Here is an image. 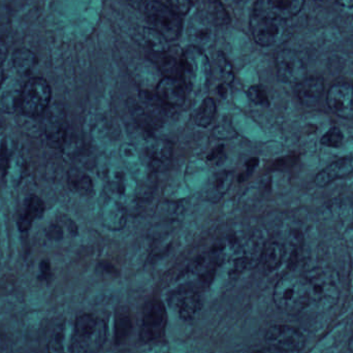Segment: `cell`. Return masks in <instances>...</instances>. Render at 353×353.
Returning a JSON list of instances; mask_svg holds the SVG:
<instances>
[{
	"label": "cell",
	"instance_id": "6da1fadb",
	"mask_svg": "<svg viewBox=\"0 0 353 353\" xmlns=\"http://www.w3.org/2000/svg\"><path fill=\"white\" fill-rule=\"evenodd\" d=\"M276 306L290 315L299 314L310 306V290L305 276L288 275L276 284L274 290Z\"/></svg>",
	"mask_w": 353,
	"mask_h": 353
},
{
	"label": "cell",
	"instance_id": "7a4b0ae2",
	"mask_svg": "<svg viewBox=\"0 0 353 353\" xmlns=\"http://www.w3.org/2000/svg\"><path fill=\"white\" fill-rule=\"evenodd\" d=\"M310 290V306L319 310H327L339 299V285L337 275L331 270L317 269L309 272L306 276Z\"/></svg>",
	"mask_w": 353,
	"mask_h": 353
},
{
	"label": "cell",
	"instance_id": "3957f363",
	"mask_svg": "<svg viewBox=\"0 0 353 353\" xmlns=\"http://www.w3.org/2000/svg\"><path fill=\"white\" fill-rule=\"evenodd\" d=\"M74 345L80 352L97 353L107 339L105 321L93 314H83L74 325Z\"/></svg>",
	"mask_w": 353,
	"mask_h": 353
},
{
	"label": "cell",
	"instance_id": "277c9868",
	"mask_svg": "<svg viewBox=\"0 0 353 353\" xmlns=\"http://www.w3.org/2000/svg\"><path fill=\"white\" fill-rule=\"evenodd\" d=\"M182 78L181 80L191 89L203 88L211 76V66L207 55L201 48L191 46L183 54L181 59Z\"/></svg>",
	"mask_w": 353,
	"mask_h": 353
},
{
	"label": "cell",
	"instance_id": "5b68a950",
	"mask_svg": "<svg viewBox=\"0 0 353 353\" xmlns=\"http://www.w3.org/2000/svg\"><path fill=\"white\" fill-rule=\"evenodd\" d=\"M51 95V87L45 79H30L21 91L19 108L29 117L43 115L49 108Z\"/></svg>",
	"mask_w": 353,
	"mask_h": 353
},
{
	"label": "cell",
	"instance_id": "8992f818",
	"mask_svg": "<svg viewBox=\"0 0 353 353\" xmlns=\"http://www.w3.org/2000/svg\"><path fill=\"white\" fill-rule=\"evenodd\" d=\"M152 28L159 31L168 41H175L182 31V18L175 10L163 2L151 0L144 10Z\"/></svg>",
	"mask_w": 353,
	"mask_h": 353
},
{
	"label": "cell",
	"instance_id": "52a82bcc",
	"mask_svg": "<svg viewBox=\"0 0 353 353\" xmlns=\"http://www.w3.org/2000/svg\"><path fill=\"white\" fill-rule=\"evenodd\" d=\"M250 30L254 41L263 47L279 45L290 34L286 21L254 14L250 18Z\"/></svg>",
	"mask_w": 353,
	"mask_h": 353
},
{
	"label": "cell",
	"instance_id": "ba28073f",
	"mask_svg": "<svg viewBox=\"0 0 353 353\" xmlns=\"http://www.w3.org/2000/svg\"><path fill=\"white\" fill-rule=\"evenodd\" d=\"M167 325V310L163 303L151 301L147 303L143 312L141 325V339L144 342H152L159 339L165 333Z\"/></svg>",
	"mask_w": 353,
	"mask_h": 353
},
{
	"label": "cell",
	"instance_id": "9c48e42d",
	"mask_svg": "<svg viewBox=\"0 0 353 353\" xmlns=\"http://www.w3.org/2000/svg\"><path fill=\"white\" fill-rule=\"evenodd\" d=\"M45 134L48 144L54 149H60L68 138V121L63 105L60 103L48 108L45 112Z\"/></svg>",
	"mask_w": 353,
	"mask_h": 353
},
{
	"label": "cell",
	"instance_id": "30bf717a",
	"mask_svg": "<svg viewBox=\"0 0 353 353\" xmlns=\"http://www.w3.org/2000/svg\"><path fill=\"white\" fill-rule=\"evenodd\" d=\"M278 78L288 84H299L307 78V68L302 58L292 50H282L275 58Z\"/></svg>",
	"mask_w": 353,
	"mask_h": 353
},
{
	"label": "cell",
	"instance_id": "8fae6325",
	"mask_svg": "<svg viewBox=\"0 0 353 353\" xmlns=\"http://www.w3.org/2000/svg\"><path fill=\"white\" fill-rule=\"evenodd\" d=\"M265 341L270 346L292 353L300 352L304 347V335L296 327L290 325H273L265 334Z\"/></svg>",
	"mask_w": 353,
	"mask_h": 353
},
{
	"label": "cell",
	"instance_id": "7c38bea8",
	"mask_svg": "<svg viewBox=\"0 0 353 353\" xmlns=\"http://www.w3.org/2000/svg\"><path fill=\"white\" fill-rule=\"evenodd\" d=\"M173 154V144L170 141L159 139L147 141L143 149V159L152 172H163L169 169Z\"/></svg>",
	"mask_w": 353,
	"mask_h": 353
},
{
	"label": "cell",
	"instance_id": "4fadbf2b",
	"mask_svg": "<svg viewBox=\"0 0 353 353\" xmlns=\"http://www.w3.org/2000/svg\"><path fill=\"white\" fill-rule=\"evenodd\" d=\"M305 0H257L253 14L288 21L304 8Z\"/></svg>",
	"mask_w": 353,
	"mask_h": 353
},
{
	"label": "cell",
	"instance_id": "5bb4252c",
	"mask_svg": "<svg viewBox=\"0 0 353 353\" xmlns=\"http://www.w3.org/2000/svg\"><path fill=\"white\" fill-rule=\"evenodd\" d=\"M327 105L333 113L344 119L353 118V87L348 83H338L327 93Z\"/></svg>",
	"mask_w": 353,
	"mask_h": 353
},
{
	"label": "cell",
	"instance_id": "9a60e30c",
	"mask_svg": "<svg viewBox=\"0 0 353 353\" xmlns=\"http://www.w3.org/2000/svg\"><path fill=\"white\" fill-rule=\"evenodd\" d=\"M170 305L181 319L191 321L201 309V299L194 290H176L170 296Z\"/></svg>",
	"mask_w": 353,
	"mask_h": 353
},
{
	"label": "cell",
	"instance_id": "2e32d148",
	"mask_svg": "<svg viewBox=\"0 0 353 353\" xmlns=\"http://www.w3.org/2000/svg\"><path fill=\"white\" fill-rule=\"evenodd\" d=\"M213 25L207 14H195L189 21L187 29L189 41L192 43V46L203 49L212 45L215 37Z\"/></svg>",
	"mask_w": 353,
	"mask_h": 353
},
{
	"label": "cell",
	"instance_id": "e0dca14e",
	"mask_svg": "<svg viewBox=\"0 0 353 353\" xmlns=\"http://www.w3.org/2000/svg\"><path fill=\"white\" fill-rule=\"evenodd\" d=\"M157 94L170 107L182 105L186 99L184 82L181 79L165 77L157 85Z\"/></svg>",
	"mask_w": 353,
	"mask_h": 353
},
{
	"label": "cell",
	"instance_id": "ac0fdd59",
	"mask_svg": "<svg viewBox=\"0 0 353 353\" xmlns=\"http://www.w3.org/2000/svg\"><path fill=\"white\" fill-rule=\"evenodd\" d=\"M74 347V325L68 323L58 325L48 342V353H72Z\"/></svg>",
	"mask_w": 353,
	"mask_h": 353
},
{
	"label": "cell",
	"instance_id": "d6986e66",
	"mask_svg": "<svg viewBox=\"0 0 353 353\" xmlns=\"http://www.w3.org/2000/svg\"><path fill=\"white\" fill-rule=\"evenodd\" d=\"M325 90V82L321 78H306L296 84V92L299 101L306 105H316Z\"/></svg>",
	"mask_w": 353,
	"mask_h": 353
},
{
	"label": "cell",
	"instance_id": "ffe728a7",
	"mask_svg": "<svg viewBox=\"0 0 353 353\" xmlns=\"http://www.w3.org/2000/svg\"><path fill=\"white\" fill-rule=\"evenodd\" d=\"M234 181L232 171H221L214 174L203 190L205 199L212 203H217L230 190Z\"/></svg>",
	"mask_w": 353,
	"mask_h": 353
},
{
	"label": "cell",
	"instance_id": "44dd1931",
	"mask_svg": "<svg viewBox=\"0 0 353 353\" xmlns=\"http://www.w3.org/2000/svg\"><path fill=\"white\" fill-rule=\"evenodd\" d=\"M352 173H353V159L347 157V159H339L327 165L316 176L315 184L319 187H325L337 179L344 178Z\"/></svg>",
	"mask_w": 353,
	"mask_h": 353
},
{
	"label": "cell",
	"instance_id": "7402d4cb",
	"mask_svg": "<svg viewBox=\"0 0 353 353\" xmlns=\"http://www.w3.org/2000/svg\"><path fill=\"white\" fill-rule=\"evenodd\" d=\"M128 213L120 201L109 199L103 209V221L108 228L119 230L125 225Z\"/></svg>",
	"mask_w": 353,
	"mask_h": 353
},
{
	"label": "cell",
	"instance_id": "603a6c76",
	"mask_svg": "<svg viewBox=\"0 0 353 353\" xmlns=\"http://www.w3.org/2000/svg\"><path fill=\"white\" fill-rule=\"evenodd\" d=\"M120 154H121L126 168L132 174V176L139 179H143L146 176V169H148V167L145 163L144 159L139 154L138 151L132 145H122L120 148Z\"/></svg>",
	"mask_w": 353,
	"mask_h": 353
},
{
	"label": "cell",
	"instance_id": "cb8c5ba5",
	"mask_svg": "<svg viewBox=\"0 0 353 353\" xmlns=\"http://www.w3.org/2000/svg\"><path fill=\"white\" fill-rule=\"evenodd\" d=\"M43 212H45L43 201L39 197L31 195L25 201V212L19 219V228L22 232H26L35 220L43 215Z\"/></svg>",
	"mask_w": 353,
	"mask_h": 353
},
{
	"label": "cell",
	"instance_id": "d4e9b609",
	"mask_svg": "<svg viewBox=\"0 0 353 353\" xmlns=\"http://www.w3.org/2000/svg\"><path fill=\"white\" fill-rule=\"evenodd\" d=\"M285 253V247L281 243L273 241V242H270L265 245L261 259L265 269L269 272L277 270L283 263Z\"/></svg>",
	"mask_w": 353,
	"mask_h": 353
},
{
	"label": "cell",
	"instance_id": "484cf974",
	"mask_svg": "<svg viewBox=\"0 0 353 353\" xmlns=\"http://www.w3.org/2000/svg\"><path fill=\"white\" fill-rule=\"evenodd\" d=\"M138 39L144 47L150 49L153 53H167L169 50V41L155 29L144 27L139 33Z\"/></svg>",
	"mask_w": 353,
	"mask_h": 353
},
{
	"label": "cell",
	"instance_id": "4316f807",
	"mask_svg": "<svg viewBox=\"0 0 353 353\" xmlns=\"http://www.w3.org/2000/svg\"><path fill=\"white\" fill-rule=\"evenodd\" d=\"M128 108H130V114L137 124L147 132H154L155 130L163 125V122L153 117L138 101H128Z\"/></svg>",
	"mask_w": 353,
	"mask_h": 353
},
{
	"label": "cell",
	"instance_id": "83f0119b",
	"mask_svg": "<svg viewBox=\"0 0 353 353\" xmlns=\"http://www.w3.org/2000/svg\"><path fill=\"white\" fill-rule=\"evenodd\" d=\"M12 61L19 74H29L37 66V57L29 50L19 49L12 55Z\"/></svg>",
	"mask_w": 353,
	"mask_h": 353
},
{
	"label": "cell",
	"instance_id": "f1b7e54d",
	"mask_svg": "<svg viewBox=\"0 0 353 353\" xmlns=\"http://www.w3.org/2000/svg\"><path fill=\"white\" fill-rule=\"evenodd\" d=\"M154 54L155 63L167 78H182L181 60H176L173 56H168L165 53Z\"/></svg>",
	"mask_w": 353,
	"mask_h": 353
},
{
	"label": "cell",
	"instance_id": "f546056e",
	"mask_svg": "<svg viewBox=\"0 0 353 353\" xmlns=\"http://www.w3.org/2000/svg\"><path fill=\"white\" fill-rule=\"evenodd\" d=\"M68 185L74 192L90 194L93 191V183L90 176L78 169L70 170L68 173Z\"/></svg>",
	"mask_w": 353,
	"mask_h": 353
},
{
	"label": "cell",
	"instance_id": "4dcf8cb0",
	"mask_svg": "<svg viewBox=\"0 0 353 353\" xmlns=\"http://www.w3.org/2000/svg\"><path fill=\"white\" fill-rule=\"evenodd\" d=\"M216 115V103L212 97L203 99L194 114V122L199 128H208Z\"/></svg>",
	"mask_w": 353,
	"mask_h": 353
},
{
	"label": "cell",
	"instance_id": "1f68e13d",
	"mask_svg": "<svg viewBox=\"0 0 353 353\" xmlns=\"http://www.w3.org/2000/svg\"><path fill=\"white\" fill-rule=\"evenodd\" d=\"M207 17L215 25H224L230 22V16L220 0H209Z\"/></svg>",
	"mask_w": 353,
	"mask_h": 353
},
{
	"label": "cell",
	"instance_id": "d6a6232c",
	"mask_svg": "<svg viewBox=\"0 0 353 353\" xmlns=\"http://www.w3.org/2000/svg\"><path fill=\"white\" fill-rule=\"evenodd\" d=\"M343 139V134H342L340 128H332L331 130H327V132L323 134V138H321V144L325 145V146L336 148V147H339L340 145L342 144Z\"/></svg>",
	"mask_w": 353,
	"mask_h": 353
},
{
	"label": "cell",
	"instance_id": "836d02e7",
	"mask_svg": "<svg viewBox=\"0 0 353 353\" xmlns=\"http://www.w3.org/2000/svg\"><path fill=\"white\" fill-rule=\"evenodd\" d=\"M217 68L219 70L220 78L226 84H230L234 81V72H232V65L230 62L228 61L225 57L221 54L217 56Z\"/></svg>",
	"mask_w": 353,
	"mask_h": 353
},
{
	"label": "cell",
	"instance_id": "e575fe53",
	"mask_svg": "<svg viewBox=\"0 0 353 353\" xmlns=\"http://www.w3.org/2000/svg\"><path fill=\"white\" fill-rule=\"evenodd\" d=\"M249 99L252 101L255 105H269V97H268L267 92L263 87L259 85H255V86H251L248 89Z\"/></svg>",
	"mask_w": 353,
	"mask_h": 353
},
{
	"label": "cell",
	"instance_id": "d590c367",
	"mask_svg": "<svg viewBox=\"0 0 353 353\" xmlns=\"http://www.w3.org/2000/svg\"><path fill=\"white\" fill-rule=\"evenodd\" d=\"M195 0H168L170 8L175 10L176 14H186L194 4Z\"/></svg>",
	"mask_w": 353,
	"mask_h": 353
},
{
	"label": "cell",
	"instance_id": "8d00e7d4",
	"mask_svg": "<svg viewBox=\"0 0 353 353\" xmlns=\"http://www.w3.org/2000/svg\"><path fill=\"white\" fill-rule=\"evenodd\" d=\"M150 1L151 0H128L130 6H134L137 10H143V12Z\"/></svg>",
	"mask_w": 353,
	"mask_h": 353
},
{
	"label": "cell",
	"instance_id": "74e56055",
	"mask_svg": "<svg viewBox=\"0 0 353 353\" xmlns=\"http://www.w3.org/2000/svg\"><path fill=\"white\" fill-rule=\"evenodd\" d=\"M39 268H41V279H43V278H45V279H48V277H49L50 275V263L46 261H41Z\"/></svg>",
	"mask_w": 353,
	"mask_h": 353
},
{
	"label": "cell",
	"instance_id": "f35d334b",
	"mask_svg": "<svg viewBox=\"0 0 353 353\" xmlns=\"http://www.w3.org/2000/svg\"><path fill=\"white\" fill-rule=\"evenodd\" d=\"M6 55H8V46L4 41H0V66L3 64Z\"/></svg>",
	"mask_w": 353,
	"mask_h": 353
},
{
	"label": "cell",
	"instance_id": "ab89813d",
	"mask_svg": "<svg viewBox=\"0 0 353 353\" xmlns=\"http://www.w3.org/2000/svg\"><path fill=\"white\" fill-rule=\"evenodd\" d=\"M255 353H288L283 352V350H278V348L273 347V346H269L267 348H263V350H259Z\"/></svg>",
	"mask_w": 353,
	"mask_h": 353
},
{
	"label": "cell",
	"instance_id": "60d3db41",
	"mask_svg": "<svg viewBox=\"0 0 353 353\" xmlns=\"http://www.w3.org/2000/svg\"><path fill=\"white\" fill-rule=\"evenodd\" d=\"M336 1L344 8H353V0H336Z\"/></svg>",
	"mask_w": 353,
	"mask_h": 353
},
{
	"label": "cell",
	"instance_id": "b9f144b4",
	"mask_svg": "<svg viewBox=\"0 0 353 353\" xmlns=\"http://www.w3.org/2000/svg\"><path fill=\"white\" fill-rule=\"evenodd\" d=\"M350 352H353V335L352 336V338H350Z\"/></svg>",
	"mask_w": 353,
	"mask_h": 353
}]
</instances>
